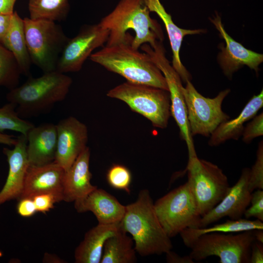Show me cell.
<instances>
[{"label":"cell","instance_id":"6da1fadb","mask_svg":"<svg viewBox=\"0 0 263 263\" xmlns=\"http://www.w3.org/2000/svg\"><path fill=\"white\" fill-rule=\"evenodd\" d=\"M99 23L109 32L107 46L132 41V46L138 49L144 43L152 47L164 39L161 26L151 18L143 0H120Z\"/></svg>","mask_w":263,"mask_h":263},{"label":"cell","instance_id":"7a4b0ae2","mask_svg":"<svg viewBox=\"0 0 263 263\" xmlns=\"http://www.w3.org/2000/svg\"><path fill=\"white\" fill-rule=\"evenodd\" d=\"M120 226L132 235L135 250L142 256L166 254L172 248L170 238L159 221L148 189L141 190L136 200L126 206Z\"/></svg>","mask_w":263,"mask_h":263},{"label":"cell","instance_id":"3957f363","mask_svg":"<svg viewBox=\"0 0 263 263\" xmlns=\"http://www.w3.org/2000/svg\"><path fill=\"white\" fill-rule=\"evenodd\" d=\"M132 41L104 46L92 54L90 59L127 81L168 90L165 78L150 56L134 48Z\"/></svg>","mask_w":263,"mask_h":263},{"label":"cell","instance_id":"277c9868","mask_svg":"<svg viewBox=\"0 0 263 263\" xmlns=\"http://www.w3.org/2000/svg\"><path fill=\"white\" fill-rule=\"evenodd\" d=\"M72 79L57 71L44 73L39 77L29 76L23 84L7 94L9 102L16 105L21 118L36 116L64 100L69 91Z\"/></svg>","mask_w":263,"mask_h":263},{"label":"cell","instance_id":"5b68a950","mask_svg":"<svg viewBox=\"0 0 263 263\" xmlns=\"http://www.w3.org/2000/svg\"><path fill=\"white\" fill-rule=\"evenodd\" d=\"M27 47L31 62L44 73L56 71L68 38L56 21L23 19Z\"/></svg>","mask_w":263,"mask_h":263},{"label":"cell","instance_id":"8992f818","mask_svg":"<svg viewBox=\"0 0 263 263\" xmlns=\"http://www.w3.org/2000/svg\"><path fill=\"white\" fill-rule=\"evenodd\" d=\"M107 95L124 102L133 111L149 120L154 127H167L171 115L169 91L127 81L109 90Z\"/></svg>","mask_w":263,"mask_h":263},{"label":"cell","instance_id":"52a82bcc","mask_svg":"<svg viewBox=\"0 0 263 263\" xmlns=\"http://www.w3.org/2000/svg\"><path fill=\"white\" fill-rule=\"evenodd\" d=\"M255 241L253 230L237 233L212 232L201 235L187 246L189 256L200 261L214 256L220 263H250L251 245Z\"/></svg>","mask_w":263,"mask_h":263},{"label":"cell","instance_id":"ba28073f","mask_svg":"<svg viewBox=\"0 0 263 263\" xmlns=\"http://www.w3.org/2000/svg\"><path fill=\"white\" fill-rule=\"evenodd\" d=\"M154 208L161 225L170 238L187 228L199 227L202 217L188 182L157 200Z\"/></svg>","mask_w":263,"mask_h":263},{"label":"cell","instance_id":"9c48e42d","mask_svg":"<svg viewBox=\"0 0 263 263\" xmlns=\"http://www.w3.org/2000/svg\"><path fill=\"white\" fill-rule=\"evenodd\" d=\"M188 181L201 217L224 198L230 186L226 175L217 165L197 156L188 158Z\"/></svg>","mask_w":263,"mask_h":263},{"label":"cell","instance_id":"30bf717a","mask_svg":"<svg viewBox=\"0 0 263 263\" xmlns=\"http://www.w3.org/2000/svg\"><path fill=\"white\" fill-rule=\"evenodd\" d=\"M140 48L142 51L150 56L165 78L170 95V114L179 127L180 136L186 142L188 158L197 156L188 119L187 108L182 92L183 86L179 75L166 57L162 41H156L152 47L145 43Z\"/></svg>","mask_w":263,"mask_h":263},{"label":"cell","instance_id":"8fae6325","mask_svg":"<svg viewBox=\"0 0 263 263\" xmlns=\"http://www.w3.org/2000/svg\"><path fill=\"white\" fill-rule=\"evenodd\" d=\"M186 83L182 92L191 134L208 137L220 124L230 118L222 110V106L230 90H223L210 98L201 94L190 80Z\"/></svg>","mask_w":263,"mask_h":263},{"label":"cell","instance_id":"7c38bea8","mask_svg":"<svg viewBox=\"0 0 263 263\" xmlns=\"http://www.w3.org/2000/svg\"><path fill=\"white\" fill-rule=\"evenodd\" d=\"M109 32L98 23L85 25L77 35L69 38L58 59L56 70L62 73L80 71L96 48L107 41Z\"/></svg>","mask_w":263,"mask_h":263},{"label":"cell","instance_id":"4fadbf2b","mask_svg":"<svg viewBox=\"0 0 263 263\" xmlns=\"http://www.w3.org/2000/svg\"><path fill=\"white\" fill-rule=\"evenodd\" d=\"M57 146L55 161L67 171L87 147V126L77 118L70 116L56 125Z\"/></svg>","mask_w":263,"mask_h":263},{"label":"cell","instance_id":"5bb4252c","mask_svg":"<svg viewBox=\"0 0 263 263\" xmlns=\"http://www.w3.org/2000/svg\"><path fill=\"white\" fill-rule=\"evenodd\" d=\"M250 169L244 168L236 184L230 187L221 201L202 216L199 227H204L225 217L231 220L241 219L250 205L251 193L248 188Z\"/></svg>","mask_w":263,"mask_h":263},{"label":"cell","instance_id":"9a60e30c","mask_svg":"<svg viewBox=\"0 0 263 263\" xmlns=\"http://www.w3.org/2000/svg\"><path fill=\"white\" fill-rule=\"evenodd\" d=\"M210 20L225 42V47H222L218 57L224 74L230 78L233 73L244 65L258 73L259 66L263 61V54L245 48L233 39L225 30L218 14Z\"/></svg>","mask_w":263,"mask_h":263},{"label":"cell","instance_id":"2e32d148","mask_svg":"<svg viewBox=\"0 0 263 263\" xmlns=\"http://www.w3.org/2000/svg\"><path fill=\"white\" fill-rule=\"evenodd\" d=\"M26 135L21 134L12 150L4 148L3 152L7 157L9 171L6 182L0 191V206L6 202L19 198L25 178L29 166L27 154Z\"/></svg>","mask_w":263,"mask_h":263},{"label":"cell","instance_id":"e0dca14e","mask_svg":"<svg viewBox=\"0 0 263 263\" xmlns=\"http://www.w3.org/2000/svg\"><path fill=\"white\" fill-rule=\"evenodd\" d=\"M64 173V169L55 161L42 166L29 165L19 200L22 198H32L39 194L51 193L58 196L63 201Z\"/></svg>","mask_w":263,"mask_h":263},{"label":"cell","instance_id":"ac0fdd59","mask_svg":"<svg viewBox=\"0 0 263 263\" xmlns=\"http://www.w3.org/2000/svg\"><path fill=\"white\" fill-rule=\"evenodd\" d=\"M75 207L78 212H93L98 224L101 225L120 223L126 210V206L115 197L97 188L85 197L75 200Z\"/></svg>","mask_w":263,"mask_h":263},{"label":"cell","instance_id":"d6986e66","mask_svg":"<svg viewBox=\"0 0 263 263\" xmlns=\"http://www.w3.org/2000/svg\"><path fill=\"white\" fill-rule=\"evenodd\" d=\"M26 137L30 165L42 166L55 161L57 146L56 125L48 123L35 126L29 130Z\"/></svg>","mask_w":263,"mask_h":263},{"label":"cell","instance_id":"ffe728a7","mask_svg":"<svg viewBox=\"0 0 263 263\" xmlns=\"http://www.w3.org/2000/svg\"><path fill=\"white\" fill-rule=\"evenodd\" d=\"M90 158V150L87 146L70 168L65 171L63 179V201L75 202L97 188L91 183L92 174L89 169Z\"/></svg>","mask_w":263,"mask_h":263},{"label":"cell","instance_id":"44dd1931","mask_svg":"<svg viewBox=\"0 0 263 263\" xmlns=\"http://www.w3.org/2000/svg\"><path fill=\"white\" fill-rule=\"evenodd\" d=\"M150 12H155L163 22L167 30L172 52V66L184 82L190 80V74L181 62L180 51L184 38L188 35L203 32L202 29H185L178 27L173 21L160 0H143Z\"/></svg>","mask_w":263,"mask_h":263},{"label":"cell","instance_id":"7402d4cb","mask_svg":"<svg viewBox=\"0 0 263 263\" xmlns=\"http://www.w3.org/2000/svg\"><path fill=\"white\" fill-rule=\"evenodd\" d=\"M263 106V91L248 101L236 118L220 124L210 135L208 144L217 146L230 140H238L244 129V124L251 119Z\"/></svg>","mask_w":263,"mask_h":263},{"label":"cell","instance_id":"603a6c76","mask_svg":"<svg viewBox=\"0 0 263 263\" xmlns=\"http://www.w3.org/2000/svg\"><path fill=\"white\" fill-rule=\"evenodd\" d=\"M120 223L111 225L99 224L87 231L75 252L76 263H100L106 240L114 234Z\"/></svg>","mask_w":263,"mask_h":263},{"label":"cell","instance_id":"cb8c5ba5","mask_svg":"<svg viewBox=\"0 0 263 263\" xmlns=\"http://www.w3.org/2000/svg\"><path fill=\"white\" fill-rule=\"evenodd\" d=\"M1 44L13 54L21 74L29 76L32 62L26 44L23 19L16 11L12 15L9 27Z\"/></svg>","mask_w":263,"mask_h":263},{"label":"cell","instance_id":"d4e9b609","mask_svg":"<svg viewBox=\"0 0 263 263\" xmlns=\"http://www.w3.org/2000/svg\"><path fill=\"white\" fill-rule=\"evenodd\" d=\"M133 244V239L128 236L120 226L117 231L106 240L100 263L136 262V252Z\"/></svg>","mask_w":263,"mask_h":263},{"label":"cell","instance_id":"484cf974","mask_svg":"<svg viewBox=\"0 0 263 263\" xmlns=\"http://www.w3.org/2000/svg\"><path fill=\"white\" fill-rule=\"evenodd\" d=\"M256 229H263V222L256 219H247L227 220L224 223L218 224L211 227L196 228H187L182 231L180 235L184 244H188L198 236L208 233H237Z\"/></svg>","mask_w":263,"mask_h":263},{"label":"cell","instance_id":"4316f807","mask_svg":"<svg viewBox=\"0 0 263 263\" xmlns=\"http://www.w3.org/2000/svg\"><path fill=\"white\" fill-rule=\"evenodd\" d=\"M31 19H46L54 21L64 20L70 10L68 0H29Z\"/></svg>","mask_w":263,"mask_h":263},{"label":"cell","instance_id":"83f0119b","mask_svg":"<svg viewBox=\"0 0 263 263\" xmlns=\"http://www.w3.org/2000/svg\"><path fill=\"white\" fill-rule=\"evenodd\" d=\"M20 74L13 54L0 44V86L17 87Z\"/></svg>","mask_w":263,"mask_h":263},{"label":"cell","instance_id":"f1b7e54d","mask_svg":"<svg viewBox=\"0 0 263 263\" xmlns=\"http://www.w3.org/2000/svg\"><path fill=\"white\" fill-rule=\"evenodd\" d=\"M16 108V105L10 102L0 108V133L11 130L26 135L29 130L35 126L32 123L21 118Z\"/></svg>","mask_w":263,"mask_h":263},{"label":"cell","instance_id":"f546056e","mask_svg":"<svg viewBox=\"0 0 263 263\" xmlns=\"http://www.w3.org/2000/svg\"><path fill=\"white\" fill-rule=\"evenodd\" d=\"M107 180L112 188L125 190L130 194L132 174L125 166L120 164L113 165L107 173Z\"/></svg>","mask_w":263,"mask_h":263},{"label":"cell","instance_id":"4dcf8cb0","mask_svg":"<svg viewBox=\"0 0 263 263\" xmlns=\"http://www.w3.org/2000/svg\"><path fill=\"white\" fill-rule=\"evenodd\" d=\"M249 191L252 192L258 189H263V143L262 140L258 145L256 159L250 169L248 181Z\"/></svg>","mask_w":263,"mask_h":263},{"label":"cell","instance_id":"1f68e13d","mask_svg":"<svg viewBox=\"0 0 263 263\" xmlns=\"http://www.w3.org/2000/svg\"><path fill=\"white\" fill-rule=\"evenodd\" d=\"M251 206L245 210L244 216L249 219L254 217L263 222V190L258 189L251 193Z\"/></svg>","mask_w":263,"mask_h":263},{"label":"cell","instance_id":"d6a6232c","mask_svg":"<svg viewBox=\"0 0 263 263\" xmlns=\"http://www.w3.org/2000/svg\"><path fill=\"white\" fill-rule=\"evenodd\" d=\"M252 120L244 127L243 141L250 143L254 138L263 135V113L255 115Z\"/></svg>","mask_w":263,"mask_h":263},{"label":"cell","instance_id":"836d02e7","mask_svg":"<svg viewBox=\"0 0 263 263\" xmlns=\"http://www.w3.org/2000/svg\"><path fill=\"white\" fill-rule=\"evenodd\" d=\"M37 212L46 213L54 207L55 204L62 201L58 196L51 193L36 195L32 198Z\"/></svg>","mask_w":263,"mask_h":263},{"label":"cell","instance_id":"e575fe53","mask_svg":"<svg viewBox=\"0 0 263 263\" xmlns=\"http://www.w3.org/2000/svg\"><path fill=\"white\" fill-rule=\"evenodd\" d=\"M17 206L18 213L23 217H29L37 212L34 201L32 198H22L19 200Z\"/></svg>","mask_w":263,"mask_h":263},{"label":"cell","instance_id":"d590c367","mask_svg":"<svg viewBox=\"0 0 263 263\" xmlns=\"http://www.w3.org/2000/svg\"><path fill=\"white\" fill-rule=\"evenodd\" d=\"M263 263V243L255 241L251 245L250 263Z\"/></svg>","mask_w":263,"mask_h":263},{"label":"cell","instance_id":"8d00e7d4","mask_svg":"<svg viewBox=\"0 0 263 263\" xmlns=\"http://www.w3.org/2000/svg\"><path fill=\"white\" fill-rule=\"evenodd\" d=\"M166 254V260L169 263H193L194 261L189 256H180L176 253L169 251Z\"/></svg>","mask_w":263,"mask_h":263},{"label":"cell","instance_id":"74e56055","mask_svg":"<svg viewBox=\"0 0 263 263\" xmlns=\"http://www.w3.org/2000/svg\"><path fill=\"white\" fill-rule=\"evenodd\" d=\"M12 15H0V44L9 27Z\"/></svg>","mask_w":263,"mask_h":263},{"label":"cell","instance_id":"f35d334b","mask_svg":"<svg viewBox=\"0 0 263 263\" xmlns=\"http://www.w3.org/2000/svg\"><path fill=\"white\" fill-rule=\"evenodd\" d=\"M17 0H0V15H11Z\"/></svg>","mask_w":263,"mask_h":263},{"label":"cell","instance_id":"ab89813d","mask_svg":"<svg viewBox=\"0 0 263 263\" xmlns=\"http://www.w3.org/2000/svg\"><path fill=\"white\" fill-rule=\"evenodd\" d=\"M17 139L13 136L0 133V143L8 146H14L16 143Z\"/></svg>","mask_w":263,"mask_h":263},{"label":"cell","instance_id":"60d3db41","mask_svg":"<svg viewBox=\"0 0 263 263\" xmlns=\"http://www.w3.org/2000/svg\"><path fill=\"white\" fill-rule=\"evenodd\" d=\"M263 229L254 230V235L255 241L263 243Z\"/></svg>","mask_w":263,"mask_h":263}]
</instances>
